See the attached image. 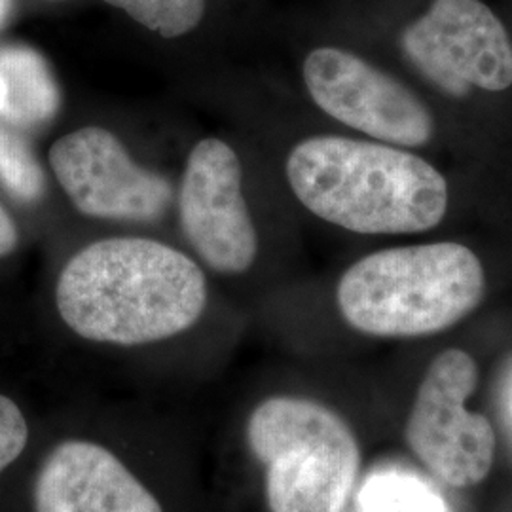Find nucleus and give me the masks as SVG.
<instances>
[{
    "label": "nucleus",
    "instance_id": "1",
    "mask_svg": "<svg viewBox=\"0 0 512 512\" xmlns=\"http://www.w3.org/2000/svg\"><path fill=\"white\" fill-rule=\"evenodd\" d=\"M55 306L80 338L143 346L198 323L207 306V281L190 256L162 241L99 239L61 270Z\"/></svg>",
    "mask_w": 512,
    "mask_h": 512
},
{
    "label": "nucleus",
    "instance_id": "6",
    "mask_svg": "<svg viewBox=\"0 0 512 512\" xmlns=\"http://www.w3.org/2000/svg\"><path fill=\"white\" fill-rule=\"evenodd\" d=\"M408 61L450 97L473 88L505 92L512 86L507 29L480 0H433L401 37Z\"/></svg>",
    "mask_w": 512,
    "mask_h": 512
},
{
    "label": "nucleus",
    "instance_id": "18",
    "mask_svg": "<svg viewBox=\"0 0 512 512\" xmlns=\"http://www.w3.org/2000/svg\"><path fill=\"white\" fill-rule=\"evenodd\" d=\"M8 10H10V0H0V25L8 16Z\"/></svg>",
    "mask_w": 512,
    "mask_h": 512
},
{
    "label": "nucleus",
    "instance_id": "13",
    "mask_svg": "<svg viewBox=\"0 0 512 512\" xmlns=\"http://www.w3.org/2000/svg\"><path fill=\"white\" fill-rule=\"evenodd\" d=\"M0 184L19 202L35 203L44 196L46 177L33 150L12 124L0 118Z\"/></svg>",
    "mask_w": 512,
    "mask_h": 512
},
{
    "label": "nucleus",
    "instance_id": "12",
    "mask_svg": "<svg viewBox=\"0 0 512 512\" xmlns=\"http://www.w3.org/2000/svg\"><path fill=\"white\" fill-rule=\"evenodd\" d=\"M355 512H448V505L418 476L384 469L363 482L355 497Z\"/></svg>",
    "mask_w": 512,
    "mask_h": 512
},
{
    "label": "nucleus",
    "instance_id": "5",
    "mask_svg": "<svg viewBox=\"0 0 512 512\" xmlns=\"http://www.w3.org/2000/svg\"><path fill=\"white\" fill-rule=\"evenodd\" d=\"M478 382L475 359L446 349L431 363L406 425L416 456L452 486L482 482L494 463L495 433L484 416L465 410Z\"/></svg>",
    "mask_w": 512,
    "mask_h": 512
},
{
    "label": "nucleus",
    "instance_id": "15",
    "mask_svg": "<svg viewBox=\"0 0 512 512\" xmlns=\"http://www.w3.org/2000/svg\"><path fill=\"white\" fill-rule=\"evenodd\" d=\"M29 427L18 404L0 395V473L23 454Z\"/></svg>",
    "mask_w": 512,
    "mask_h": 512
},
{
    "label": "nucleus",
    "instance_id": "7",
    "mask_svg": "<svg viewBox=\"0 0 512 512\" xmlns=\"http://www.w3.org/2000/svg\"><path fill=\"white\" fill-rule=\"evenodd\" d=\"M304 84L311 101L336 122L403 148L433 139L431 110L399 78L340 48H317L306 57Z\"/></svg>",
    "mask_w": 512,
    "mask_h": 512
},
{
    "label": "nucleus",
    "instance_id": "9",
    "mask_svg": "<svg viewBox=\"0 0 512 512\" xmlns=\"http://www.w3.org/2000/svg\"><path fill=\"white\" fill-rule=\"evenodd\" d=\"M179 219L196 255L219 274H245L258 255V234L243 196V169L226 141H200L184 165Z\"/></svg>",
    "mask_w": 512,
    "mask_h": 512
},
{
    "label": "nucleus",
    "instance_id": "2",
    "mask_svg": "<svg viewBox=\"0 0 512 512\" xmlns=\"http://www.w3.org/2000/svg\"><path fill=\"white\" fill-rule=\"evenodd\" d=\"M285 171L310 213L363 236L427 232L448 211L439 169L385 143L315 135L294 145Z\"/></svg>",
    "mask_w": 512,
    "mask_h": 512
},
{
    "label": "nucleus",
    "instance_id": "16",
    "mask_svg": "<svg viewBox=\"0 0 512 512\" xmlns=\"http://www.w3.org/2000/svg\"><path fill=\"white\" fill-rule=\"evenodd\" d=\"M497 403L503 423L512 439V355L501 366L499 380H497Z\"/></svg>",
    "mask_w": 512,
    "mask_h": 512
},
{
    "label": "nucleus",
    "instance_id": "11",
    "mask_svg": "<svg viewBox=\"0 0 512 512\" xmlns=\"http://www.w3.org/2000/svg\"><path fill=\"white\" fill-rule=\"evenodd\" d=\"M61 97L44 57L27 46L0 48V118L16 128L50 122Z\"/></svg>",
    "mask_w": 512,
    "mask_h": 512
},
{
    "label": "nucleus",
    "instance_id": "17",
    "mask_svg": "<svg viewBox=\"0 0 512 512\" xmlns=\"http://www.w3.org/2000/svg\"><path fill=\"white\" fill-rule=\"evenodd\" d=\"M18 226L14 224L8 211L0 205V258L12 255L18 247Z\"/></svg>",
    "mask_w": 512,
    "mask_h": 512
},
{
    "label": "nucleus",
    "instance_id": "8",
    "mask_svg": "<svg viewBox=\"0 0 512 512\" xmlns=\"http://www.w3.org/2000/svg\"><path fill=\"white\" fill-rule=\"evenodd\" d=\"M48 158L65 196L86 217L150 222L173 200L164 175L137 164L109 129L71 131L55 141Z\"/></svg>",
    "mask_w": 512,
    "mask_h": 512
},
{
    "label": "nucleus",
    "instance_id": "14",
    "mask_svg": "<svg viewBox=\"0 0 512 512\" xmlns=\"http://www.w3.org/2000/svg\"><path fill=\"white\" fill-rule=\"evenodd\" d=\"M164 38L192 33L205 16V0H105Z\"/></svg>",
    "mask_w": 512,
    "mask_h": 512
},
{
    "label": "nucleus",
    "instance_id": "3",
    "mask_svg": "<svg viewBox=\"0 0 512 512\" xmlns=\"http://www.w3.org/2000/svg\"><path fill=\"white\" fill-rule=\"evenodd\" d=\"M486 275L465 245L437 241L361 258L338 283L342 317L363 334L414 338L450 329L484 298Z\"/></svg>",
    "mask_w": 512,
    "mask_h": 512
},
{
    "label": "nucleus",
    "instance_id": "10",
    "mask_svg": "<svg viewBox=\"0 0 512 512\" xmlns=\"http://www.w3.org/2000/svg\"><path fill=\"white\" fill-rule=\"evenodd\" d=\"M35 511L164 512L120 459L88 440L50 452L35 482Z\"/></svg>",
    "mask_w": 512,
    "mask_h": 512
},
{
    "label": "nucleus",
    "instance_id": "19",
    "mask_svg": "<svg viewBox=\"0 0 512 512\" xmlns=\"http://www.w3.org/2000/svg\"><path fill=\"white\" fill-rule=\"evenodd\" d=\"M52 2H59V0H52Z\"/></svg>",
    "mask_w": 512,
    "mask_h": 512
},
{
    "label": "nucleus",
    "instance_id": "4",
    "mask_svg": "<svg viewBox=\"0 0 512 512\" xmlns=\"http://www.w3.org/2000/svg\"><path fill=\"white\" fill-rule=\"evenodd\" d=\"M247 440L266 467L272 512H344L359 473V446L327 406L274 397L256 406Z\"/></svg>",
    "mask_w": 512,
    "mask_h": 512
}]
</instances>
